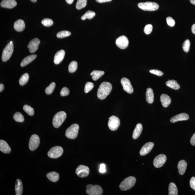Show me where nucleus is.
Returning a JSON list of instances; mask_svg holds the SVG:
<instances>
[{
	"instance_id": "obj_55",
	"label": "nucleus",
	"mask_w": 195,
	"mask_h": 195,
	"mask_svg": "<svg viewBox=\"0 0 195 195\" xmlns=\"http://www.w3.org/2000/svg\"><path fill=\"white\" fill-rule=\"evenodd\" d=\"M191 4L195 5V0H190Z\"/></svg>"
},
{
	"instance_id": "obj_52",
	"label": "nucleus",
	"mask_w": 195,
	"mask_h": 195,
	"mask_svg": "<svg viewBox=\"0 0 195 195\" xmlns=\"http://www.w3.org/2000/svg\"><path fill=\"white\" fill-rule=\"evenodd\" d=\"M4 85L2 84H0V91L1 92L3 91L4 89Z\"/></svg>"
},
{
	"instance_id": "obj_44",
	"label": "nucleus",
	"mask_w": 195,
	"mask_h": 195,
	"mask_svg": "<svg viewBox=\"0 0 195 195\" xmlns=\"http://www.w3.org/2000/svg\"><path fill=\"white\" fill-rule=\"evenodd\" d=\"M166 21H167V24L169 26L173 27L175 25V21L172 17H167L166 19Z\"/></svg>"
},
{
	"instance_id": "obj_9",
	"label": "nucleus",
	"mask_w": 195,
	"mask_h": 195,
	"mask_svg": "<svg viewBox=\"0 0 195 195\" xmlns=\"http://www.w3.org/2000/svg\"><path fill=\"white\" fill-rule=\"evenodd\" d=\"M40 144V139L37 135L33 134L31 136L29 141V149L31 151H34L39 147Z\"/></svg>"
},
{
	"instance_id": "obj_54",
	"label": "nucleus",
	"mask_w": 195,
	"mask_h": 195,
	"mask_svg": "<svg viewBox=\"0 0 195 195\" xmlns=\"http://www.w3.org/2000/svg\"><path fill=\"white\" fill-rule=\"evenodd\" d=\"M93 186V185L92 184H89L87 185L86 186V188L87 189H90L92 188Z\"/></svg>"
},
{
	"instance_id": "obj_50",
	"label": "nucleus",
	"mask_w": 195,
	"mask_h": 195,
	"mask_svg": "<svg viewBox=\"0 0 195 195\" xmlns=\"http://www.w3.org/2000/svg\"><path fill=\"white\" fill-rule=\"evenodd\" d=\"M96 1L98 3H103L110 2V1H112V0H96Z\"/></svg>"
},
{
	"instance_id": "obj_3",
	"label": "nucleus",
	"mask_w": 195,
	"mask_h": 195,
	"mask_svg": "<svg viewBox=\"0 0 195 195\" xmlns=\"http://www.w3.org/2000/svg\"><path fill=\"white\" fill-rule=\"evenodd\" d=\"M66 114L64 111H60L55 114L53 119V125L55 128L59 127L66 120Z\"/></svg>"
},
{
	"instance_id": "obj_35",
	"label": "nucleus",
	"mask_w": 195,
	"mask_h": 195,
	"mask_svg": "<svg viewBox=\"0 0 195 195\" xmlns=\"http://www.w3.org/2000/svg\"><path fill=\"white\" fill-rule=\"evenodd\" d=\"M29 76L27 73L23 74L19 80V83L20 85L23 86L26 84L28 81Z\"/></svg>"
},
{
	"instance_id": "obj_17",
	"label": "nucleus",
	"mask_w": 195,
	"mask_h": 195,
	"mask_svg": "<svg viewBox=\"0 0 195 195\" xmlns=\"http://www.w3.org/2000/svg\"><path fill=\"white\" fill-rule=\"evenodd\" d=\"M189 118L188 114L183 113L175 116L171 118L170 121L172 123H175L179 121H185L188 120Z\"/></svg>"
},
{
	"instance_id": "obj_26",
	"label": "nucleus",
	"mask_w": 195,
	"mask_h": 195,
	"mask_svg": "<svg viewBox=\"0 0 195 195\" xmlns=\"http://www.w3.org/2000/svg\"><path fill=\"white\" fill-rule=\"evenodd\" d=\"M36 57H37V55L36 54L29 55V56L25 57L21 63V66L23 67V66H26V65L31 63V61H34Z\"/></svg>"
},
{
	"instance_id": "obj_14",
	"label": "nucleus",
	"mask_w": 195,
	"mask_h": 195,
	"mask_svg": "<svg viewBox=\"0 0 195 195\" xmlns=\"http://www.w3.org/2000/svg\"><path fill=\"white\" fill-rule=\"evenodd\" d=\"M40 41L37 38H35L31 41L28 45V48L29 49L30 53H35L39 49V46L40 44Z\"/></svg>"
},
{
	"instance_id": "obj_18",
	"label": "nucleus",
	"mask_w": 195,
	"mask_h": 195,
	"mask_svg": "<svg viewBox=\"0 0 195 195\" xmlns=\"http://www.w3.org/2000/svg\"><path fill=\"white\" fill-rule=\"evenodd\" d=\"M17 4L15 0H3L1 3V6L3 8L11 9L15 7Z\"/></svg>"
},
{
	"instance_id": "obj_39",
	"label": "nucleus",
	"mask_w": 195,
	"mask_h": 195,
	"mask_svg": "<svg viewBox=\"0 0 195 195\" xmlns=\"http://www.w3.org/2000/svg\"><path fill=\"white\" fill-rule=\"evenodd\" d=\"M55 86H56V84L55 82H52L49 86L46 89V93L47 95L51 94L55 89Z\"/></svg>"
},
{
	"instance_id": "obj_41",
	"label": "nucleus",
	"mask_w": 195,
	"mask_h": 195,
	"mask_svg": "<svg viewBox=\"0 0 195 195\" xmlns=\"http://www.w3.org/2000/svg\"><path fill=\"white\" fill-rule=\"evenodd\" d=\"M42 24L44 26L49 27L52 26L53 24V21L51 19L46 18L44 19L41 22Z\"/></svg>"
},
{
	"instance_id": "obj_33",
	"label": "nucleus",
	"mask_w": 195,
	"mask_h": 195,
	"mask_svg": "<svg viewBox=\"0 0 195 195\" xmlns=\"http://www.w3.org/2000/svg\"><path fill=\"white\" fill-rule=\"evenodd\" d=\"M87 3V0H78L76 4V8L79 10L84 8L86 6Z\"/></svg>"
},
{
	"instance_id": "obj_27",
	"label": "nucleus",
	"mask_w": 195,
	"mask_h": 195,
	"mask_svg": "<svg viewBox=\"0 0 195 195\" xmlns=\"http://www.w3.org/2000/svg\"><path fill=\"white\" fill-rule=\"evenodd\" d=\"M146 100L149 104H151L154 102V95L153 90L151 88H147L146 90Z\"/></svg>"
},
{
	"instance_id": "obj_40",
	"label": "nucleus",
	"mask_w": 195,
	"mask_h": 195,
	"mask_svg": "<svg viewBox=\"0 0 195 195\" xmlns=\"http://www.w3.org/2000/svg\"><path fill=\"white\" fill-rule=\"evenodd\" d=\"M191 42L189 40L187 39L184 42L183 45V49L184 51L186 53H188L190 49Z\"/></svg>"
},
{
	"instance_id": "obj_7",
	"label": "nucleus",
	"mask_w": 195,
	"mask_h": 195,
	"mask_svg": "<svg viewBox=\"0 0 195 195\" xmlns=\"http://www.w3.org/2000/svg\"><path fill=\"white\" fill-rule=\"evenodd\" d=\"M63 149L62 147L59 146H56L52 147L47 153L49 157L56 159L60 157L63 154Z\"/></svg>"
},
{
	"instance_id": "obj_51",
	"label": "nucleus",
	"mask_w": 195,
	"mask_h": 195,
	"mask_svg": "<svg viewBox=\"0 0 195 195\" xmlns=\"http://www.w3.org/2000/svg\"><path fill=\"white\" fill-rule=\"evenodd\" d=\"M191 30L193 34H195V24H193L192 26Z\"/></svg>"
},
{
	"instance_id": "obj_2",
	"label": "nucleus",
	"mask_w": 195,
	"mask_h": 195,
	"mask_svg": "<svg viewBox=\"0 0 195 195\" xmlns=\"http://www.w3.org/2000/svg\"><path fill=\"white\" fill-rule=\"evenodd\" d=\"M136 179L133 176H130L125 179L120 184L119 187L122 191H126L134 186L136 183Z\"/></svg>"
},
{
	"instance_id": "obj_56",
	"label": "nucleus",
	"mask_w": 195,
	"mask_h": 195,
	"mask_svg": "<svg viewBox=\"0 0 195 195\" xmlns=\"http://www.w3.org/2000/svg\"><path fill=\"white\" fill-rule=\"evenodd\" d=\"M30 1H32L33 2H36L37 1V0H30Z\"/></svg>"
},
{
	"instance_id": "obj_29",
	"label": "nucleus",
	"mask_w": 195,
	"mask_h": 195,
	"mask_svg": "<svg viewBox=\"0 0 195 195\" xmlns=\"http://www.w3.org/2000/svg\"><path fill=\"white\" fill-rule=\"evenodd\" d=\"M166 85L169 88L175 90H178L180 88V85L175 80H169L166 82Z\"/></svg>"
},
{
	"instance_id": "obj_47",
	"label": "nucleus",
	"mask_w": 195,
	"mask_h": 195,
	"mask_svg": "<svg viewBox=\"0 0 195 195\" xmlns=\"http://www.w3.org/2000/svg\"><path fill=\"white\" fill-rule=\"evenodd\" d=\"M190 184L191 188L195 191V177H191L190 180Z\"/></svg>"
},
{
	"instance_id": "obj_46",
	"label": "nucleus",
	"mask_w": 195,
	"mask_h": 195,
	"mask_svg": "<svg viewBox=\"0 0 195 195\" xmlns=\"http://www.w3.org/2000/svg\"><path fill=\"white\" fill-rule=\"evenodd\" d=\"M150 72L152 74H154L155 75L161 76L163 74V73L161 71L156 69H152L150 71Z\"/></svg>"
},
{
	"instance_id": "obj_12",
	"label": "nucleus",
	"mask_w": 195,
	"mask_h": 195,
	"mask_svg": "<svg viewBox=\"0 0 195 195\" xmlns=\"http://www.w3.org/2000/svg\"><path fill=\"white\" fill-rule=\"evenodd\" d=\"M116 44L120 49H124L128 46L129 41L126 36H122L116 39Z\"/></svg>"
},
{
	"instance_id": "obj_5",
	"label": "nucleus",
	"mask_w": 195,
	"mask_h": 195,
	"mask_svg": "<svg viewBox=\"0 0 195 195\" xmlns=\"http://www.w3.org/2000/svg\"><path fill=\"white\" fill-rule=\"evenodd\" d=\"M79 126L76 124H74L70 126L66 131V136L68 138L74 139L78 134Z\"/></svg>"
},
{
	"instance_id": "obj_28",
	"label": "nucleus",
	"mask_w": 195,
	"mask_h": 195,
	"mask_svg": "<svg viewBox=\"0 0 195 195\" xmlns=\"http://www.w3.org/2000/svg\"><path fill=\"white\" fill-rule=\"evenodd\" d=\"M47 177L51 181L56 182L59 179V175L58 173L56 172H52L47 174Z\"/></svg>"
},
{
	"instance_id": "obj_20",
	"label": "nucleus",
	"mask_w": 195,
	"mask_h": 195,
	"mask_svg": "<svg viewBox=\"0 0 195 195\" xmlns=\"http://www.w3.org/2000/svg\"><path fill=\"white\" fill-rule=\"evenodd\" d=\"M14 28L16 31L18 32L23 31L25 28L24 21L21 19L17 20L14 24Z\"/></svg>"
},
{
	"instance_id": "obj_24",
	"label": "nucleus",
	"mask_w": 195,
	"mask_h": 195,
	"mask_svg": "<svg viewBox=\"0 0 195 195\" xmlns=\"http://www.w3.org/2000/svg\"><path fill=\"white\" fill-rule=\"evenodd\" d=\"M187 166V163L185 160H182L179 161L178 166L179 173L181 175H183L185 174Z\"/></svg>"
},
{
	"instance_id": "obj_53",
	"label": "nucleus",
	"mask_w": 195,
	"mask_h": 195,
	"mask_svg": "<svg viewBox=\"0 0 195 195\" xmlns=\"http://www.w3.org/2000/svg\"><path fill=\"white\" fill-rule=\"evenodd\" d=\"M66 3L69 4H72L74 1V0H66Z\"/></svg>"
},
{
	"instance_id": "obj_48",
	"label": "nucleus",
	"mask_w": 195,
	"mask_h": 195,
	"mask_svg": "<svg viewBox=\"0 0 195 195\" xmlns=\"http://www.w3.org/2000/svg\"><path fill=\"white\" fill-rule=\"evenodd\" d=\"M99 172L101 173H104L106 172V166L104 164H101L99 168Z\"/></svg>"
},
{
	"instance_id": "obj_15",
	"label": "nucleus",
	"mask_w": 195,
	"mask_h": 195,
	"mask_svg": "<svg viewBox=\"0 0 195 195\" xmlns=\"http://www.w3.org/2000/svg\"><path fill=\"white\" fill-rule=\"evenodd\" d=\"M86 193L89 195H101L103 193V190L100 186L94 185L90 189H87Z\"/></svg>"
},
{
	"instance_id": "obj_37",
	"label": "nucleus",
	"mask_w": 195,
	"mask_h": 195,
	"mask_svg": "<svg viewBox=\"0 0 195 195\" xmlns=\"http://www.w3.org/2000/svg\"><path fill=\"white\" fill-rule=\"evenodd\" d=\"M71 34V32L69 31H60L57 33V37L60 39L67 37L70 36Z\"/></svg>"
},
{
	"instance_id": "obj_43",
	"label": "nucleus",
	"mask_w": 195,
	"mask_h": 195,
	"mask_svg": "<svg viewBox=\"0 0 195 195\" xmlns=\"http://www.w3.org/2000/svg\"><path fill=\"white\" fill-rule=\"evenodd\" d=\"M153 27L151 24H147L146 25L144 28V31L146 34H149L152 32Z\"/></svg>"
},
{
	"instance_id": "obj_13",
	"label": "nucleus",
	"mask_w": 195,
	"mask_h": 195,
	"mask_svg": "<svg viewBox=\"0 0 195 195\" xmlns=\"http://www.w3.org/2000/svg\"><path fill=\"white\" fill-rule=\"evenodd\" d=\"M121 83L123 86V89L124 91L129 94H131L133 93L134 88L129 79L126 78H123L121 79Z\"/></svg>"
},
{
	"instance_id": "obj_4",
	"label": "nucleus",
	"mask_w": 195,
	"mask_h": 195,
	"mask_svg": "<svg viewBox=\"0 0 195 195\" xmlns=\"http://www.w3.org/2000/svg\"><path fill=\"white\" fill-rule=\"evenodd\" d=\"M14 51V45L12 41L6 45L3 50L2 60L3 61H7L11 56Z\"/></svg>"
},
{
	"instance_id": "obj_34",
	"label": "nucleus",
	"mask_w": 195,
	"mask_h": 195,
	"mask_svg": "<svg viewBox=\"0 0 195 195\" xmlns=\"http://www.w3.org/2000/svg\"><path fill=\"white\" fill-rule=\"evenodd\" d=\"M13 118L15 121L18 122H23L24 121V118L22 114L20 112H17L14 114Z\"/></svg>"
},
{
	"instance_id": "obj_38",
	"label": "nucleus",
	"mask_w": 195,
	"mask_h": 195,
	"mask_svg": "<svg viewBox=\"0 0 195 195\" xmlns=\"http://www.w3.org/2000/svg\"><path fill=\"white\" fill-rule=\"evenodd\" d=\"M24 110L30 116H33L34 114V110L33 108L29 106L25 105L24 106Z\"/></svg>"
},
{
	"instance_id": "obj_30",
	"label": "nucleus",
	"mask_w": 195,
	"mask_h": 195,
	"mask_svg": "<svg viewBox=\"0 0 195 195\" xmlns=\"http://www.w3.org/2000/svg\"><path fill=\"white\" fill-rule=\"evenodd\" d=\"M104 72L103 71L94 70L90 74L92 76V78L93 80H97L104 75Z\"/></svg>"
},
{
	"instance_id": "obj_36",
	"label": "nucleus",
	"mask_w": 195,
	"mask_h": 195,
	"mask_svg": "<svg viewBox=\"0 0 195 195\" xmlns=\"http://www.w3.org/2000/svg\"><path fill=\"white\" fill-rule=\"evenodd\" d=\"M77 63L76 61H74L71 62L70 63L69 66V71L70 73H74L75 72L77 69Z\"/></svg>"
},
{
	"instance_id": "obj_6",
	"label": "nucleus",
	"mask_w": 195,
	"mask_h": 195,
	"mask_svg": "<svg viewBox=\"0 0 195 195\" xmlns=\"http://www.w3.org/2000/svg\"><path fill=\"white\" fill-rule=\"evenodd\" d=\"M138 6L139 9L145 11H154L159 8V5L157 4L150 1L139 3Z\"/></svg>"
},
{
	"instance_id": "obj_21",
	"label": "nucleus",
	"mask_w": 195,
	"mask_h": 195,
	"mask_svg": "<svg viewBox=\"0 0 195 195\" xmlns=\"http://www.w3.org/2000/svg\"><path fill=\"white\" fill-rule=\"evenodd\" d=\"M0 151L4 153L8 154L10 153L11 149L7 142L4 140H0Z\"/></svg>"
},
{
	"instance_id": "obj_8",
	"label": "nucleus",
	"mask_w": 195,
	"mask_h": 195,
	"mask_svg": "<svg viewBox=\"0 0 195 195\" xmlns=\"http://www.w3.org/2000/svg\"><path fill=\"white\" fill-rule=\"evenodd\" d=\"M120 125V120L118 117L112 116L109 119L108 126L109 129L112 131H115L118 129Z\"/></svg>"
},
{
	"instance_id": "obj_42",
	"label": "nucleus",
	"mask_w": 195,
	"mask_h": 195,
	"mask_svg": "<svg viewBox=\"0 0 195 195\" xmlns=\"http://www.w3.org/2000/svg\"><path fill=\"white\" fill-rule=\"evenodd\" d=\"M94 87V84L93 83L91 82H87L86 84L85 89L84 91L86 93H87L93 89Z\"/></svg>"
},
{
	"instance_id": "obj_10",
	"label": "nucleus",
	"mask_w": 195,
	"mask_h": 195,
	"mask_svg": "<svg viewBox=\"0 0 195 195\" xmlns=\"http://www.w3.org/2000/svg\"><path fill=\"white\" fill-rule=\"evenodd\" d=\"M89 172V168L86 166L80 165L76 169V173L79 177L84 178L88 176Z\"/></svg>"
},
{
	"instance_id": "obj_1",
	"label": "nucleus",
	"mask_w": 195,
	"mask_h": 195,
	"mask_svg": "<svg viewBox=\"0 0 195 195\" xmlns=\"http://www.w3.org/2000/svg\"><path fill=\"white\" fill-rule=\"evenodd\" d=\"M112 90V86L109 82H102L98 88L97 95L98 98L101 100L105 99L110 94Z\"/></svg>"
},
{
	"instance_id": "obj_45",
	"label": "nucleus",
	"mask_w": 195,
	"mask_h": 195,
	"mask_svg": "<svg viewBox=\"0 0 195 195\" xmlns=\"http://www.w3.org/2000/svg\"><path fill=\"white\" fill-rule=\"evenodd\" d=\"M69 93V90L66 87H64L62 89L61 91V96H67Z\"/></svg>"
},
{
	"instance_id": "obj_49",
	"label": "nucleus",
	"mask_w": 195,
	"mask_h": 195,
	"mask_svg": "<svg viewBox=\"0 0 195 195\" xmlns=\"http://www.w3.org/2000/svg\"><path fill=\"white\" fill-rule=\"evenodd\" d=\"M190 142L192 145L195 146V134H193L192 137H191Z\"/></svg>"
},
{
	"instance_id": "obj_25",
	"label": "nucleus",
	"mask_w": 195,
	"mask_h": 195,
	"mask_svg": "<svg viewBox=\"0 0 195 195\" xmlns=\"http://www.w3.org/2000/svg\"><path fill=\"white\" fill-rule=\"evenodd\" d=\"M23 183L21 181L20 179H17L15 185L16 195H21L23 193Z\"/></svg>"
},
{
	"instance_id": "obj_16",
	"label": "nucleus",
	"mask_w": 195,
	"mask_h": 195,
	"mask_svg": "<svg viewBox=\"0 0 195 195\" xmlns=\"http://www.w3.org/2000/svg\"><path fill=\"white\" fill-rule=\"evenodd\" d=\"M154 146V144L152 142L147 143L144 145L140 151V154L141 156H144L148 154L151 151Z\"/></svg>"
},
{
	"instance_id": "obj_11",
	"label": "nucleus",
	"mask_w": 195,
	"mask_h": 195,
	"mask_svg": "<svg viewBox=\"0 0 195 195\" xmlns=\"http://www.w3.org/2000/svg\"><path fill=\"white\" fill-rule=\"evenodd\" d=\"M167 160L166 155L163 154H160L156 156L154 160L153 164L156 168H159L163 166Z\"/></svg>"
},
{
	"instance_id": "obj_32",
	"label": "nucleus",
	"mask_w": 195,
	"mask_h": 195,
	"mask_svg": "<svg viewBox=\"0 0 195 195\" xmlns=\"http://www.w3.org/2000/svg\"><path fill=\"white\" fill-rule=\"evenodd\" d=\"M96 15V13L94 12L91 11H88L82 15L81 19L82 20H84L86 19H93Z\"/></svg>"
},
{
	"instance_id": "obj_23",
	"label": "nucleus",
	"mask_w": 195,
	"mask_h": 195,
	"mask_svg": "<svg viewBox=\"0 0 195 195\" xmlns=\"http://www.w3.org/2000/svg\"><path fill=\"white\" fill-rule=\"evenodd\" d=\"M143 130L142 125L140 123L136 125L133 134V138L134 139L138 138L141 134Z\"/></svg>"
},
{
	"instance_id": "obj_22",
	"label": "nucleus",
	"mask_w": 195,
	"mask_h": 195,
	"mask_svg": "<svg viewBox=\"0 0 195 195\" xmlns=\"http://www.w3.org/2000/svg\"><path fill=\"white\" fill-rule=\"evenodd\" d=\"M161 101L163 107L166 108L170 104L171 99L168 95L163 94L161 96Z\"/></svg>"
},
{
	"instance_id": "obj_31",
	"label": "nucleus",
	"mask_w": 195,
	"mask_h": 195,
	"mask_svg": "<svg viewBox=\"0 0 195 195\" xmlns=\"http://www.w3.org/2000/svg\"><path fill=\"white\" fill-rule=\"evenodd\" d=\"M169 195H177L178 194V189L175 183H171L169 184Z\"/></svg>"
},
{
	"instance_id": "obj_19",
	"label": "nucleus",
	"mask_w": 195,
	"mask_h": 195,
	"mask_svg": "<svg viewBox=\"0 0 195 195\" xmlns=\"http://www.w3.org/2000/svg\"><path fill=\"white\" fill-rule=\"evenodd\" d=\"M65 55V52L64 50H60L57 52L54 57V61L55 64H58L61 63L64 59Z\"/></svg>"
}]
</instances>
